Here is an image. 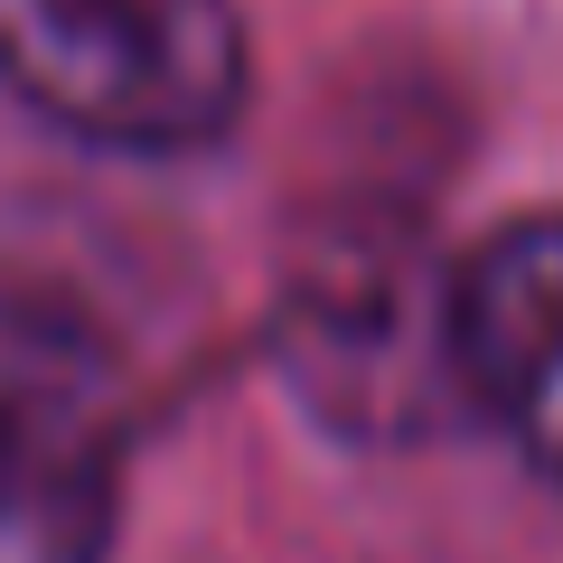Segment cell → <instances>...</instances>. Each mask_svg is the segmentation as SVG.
Masks as SVG:
<instances>
[{
    "label": "cell",
    "instance_id": "1",
    "mask_svg": "<svg viewBox=\"0 0 563 563\" xmlns=\"http://www.w3.org/2000/svg\"><path fill=\"white\" fill-rule=\"evenodd\" d=\"M0 85L103 151H198L244 113L235 0H0Z\"/></svg>",
    "mask_w": 563,
    "mask_h": 563
},
{
    "label": "cell",
    "instance_id": "3",
    "mask_svg": "<svg viewBox=\"0 0 563 563\" xmlns=\"http://www.w3.org/2000/svg\"><path fill=\"white\" fill-rule=\"evenodd\" d=\"M451 376L526 461L563 479V217L507 225L451 273Z\"/></svg>",
    "mask_w": 563,
    "mask_h": 563
},
{
    "label": "cell",
    "instance_id": "2",
    "mask_svg": "<svg viewBox=\"0 0 563 563\" xmlns=\"http://www.w3.org/2000/svg\"><path fill=\"white\" fill-rule=\"evenodd\" d=\"M122 498L113 347L0 273V563H103Z\"/></svg>",
    "mask_w": 563,
    "mask_h": 563
}]
</instances>
